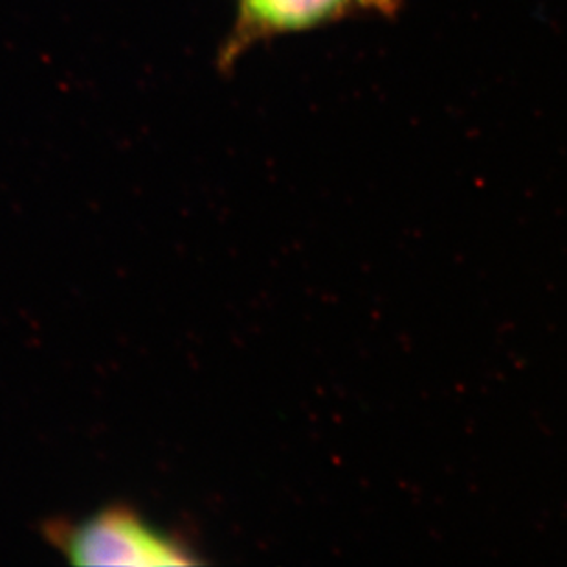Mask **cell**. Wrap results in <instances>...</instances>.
Here are the masks:
<instances>
[{
    "mask_svg": "<svg viewBox=\"0 0 567 567\" xmlns=\"http://www.w3.org/2000/svg\"><path fill=\"white\" fill-rule=\"evenodd\" d=\"M44 535L78 566L200 564L188 542L156 529L128 505H111L75 524H49Z\"/></svg>",
    "mask_w": 567,
    "mask_h": 567,
    "instance_id": "1",
    "label": "cell"
},
{
    "mask_svg": "<svg viewBox=\"0 0 567 567\" xmlns=\"http://www.w3.org/2000/svg\"><path fill=\"white\" fill-rule=\"evenodd\" d=\"M401 0H237L231 30L220 44V72L236 66L248 50L287 33L309 32L354 16H393Z\"/></svg>",
    "mask_w": 567,
    "mask_h": 567,
    "instance_id": "2",
    "label": "cell"
}]
</instances>
